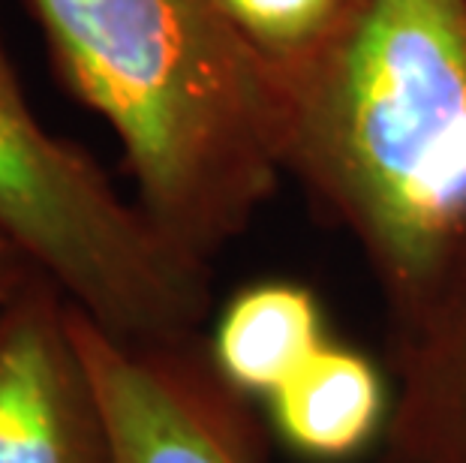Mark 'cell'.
<instances>
[{"label": "cell", "instance_id": "obj_3", "mask_svg": "<svg viewBox=\"0 0 466 463\" xmlns=\"http://www.w3.org/2000/svg\"><path fill=\"white\" fill-rule=\"evenodd\" d=\"M0 232L100 328L145 347L199 340L211 265L163 238L85 147L27 103L0 36Z\"/></svg>", "mask_w": 466, "mask_h": 463}, {"label": "cell", "instance_id": "obj_9", "mask_svg": "<svg viewBox=\"0 0 466 463\" xmlns=\"http://www.w3.org/2000/svg\"><path fill=\"white\" fill-rule=\"evenodd\" d=\"M223 6L280 66L307 55L331 31L346 0H223Z\"/></svg>", "mask_w": 466, "mask_h": 463}, {"label": "cell", "instance_id": "obj_6", "mask_svg": "<svg viewBox=\"0 0 466 463\" xmlns=\"http://www.w3.org/2000/svg\"><path fill=\"white\" fill-rule=\"evenodd\" d=\"M382 463H466V262L421 317L391 328Z\"/></svg>", "mask_w": 466, "mask_h": 463}, {"label": "cell", "instance_id": "obj_8", "mask_svg": "<svg viewBox=\"0 0 466 463\" xmlns=\"http://www.w3.org/2000/svg\"><path fill=\"white\" fill-rule=\"evenodd\" d=\"M325 343L316 295L299 283H256L232 295L208 343L217 373L241 398H271Z\"/></svg>", "mask_w": 466, "mask_h": 463}, {"label": "cell", "instance_id": "obj_10", "mask_svg": "<svg viewBox=\"0 0 466 463\" xmlns=\"http://www.w3.org/2000/svg\"><path fill=\"white\" fill-rule=\"evenodd\" d=\"M39 274V268L31 262L18 244L9 235L0 232V313H4L18 292Z\"/></svg>", "mask_w": 466, "mask_h": 463}, {"label": "cell", "instance_id": "obj_2", "mask_svg": "<svg viewBox=\"0 0 466 463\" xmlns=\"http://www.w3.org/2000/svg\"><path fill=\"white\" fill-rule=\"evenodd\" d=\"M64 87L115 133L136 205L208 262L286 178L280 66L223 0H22Z\"/></svg>", "mask_w": 466, "mask_h": 463}, {"label": "cell", "instance_id": "obj_5", "mask_svg": "<svg viewBox=\"0 0 466 463\" xmlns=\"http://www.w3.org/2000/svg\"><path fill=\"white\" fill-rule=\"evenodd\" d=\"M0 463H115L73 301L43 271L0 313Z\"/></svg>", "mask_w": 466, "mask_h": 463}, {"label": "cell", "instance_id": "obj_4", "mask_svg": "<svg viewBox=\"0 0 466 463\" xmlns=\"http://www.w3.org/2000/svg\"><path fill=\"white\" fill-rule=\"evenodd\" d=\"M73 331L115 442V463H256L259 430L208 343L145 347L73 304Z\"/></svg>", "mask_w": 466, "mask_h": 463}, {"label": "cell", "instance_id": "obj_7", "mask_svg": "<svg viewBox=\"0 0 466 463\" xmlns=\"http://www.w3.org/2000/svg\"><path fill=\"white\" fill-rule=\"evenodd\" d=\"M268 400L280 437L316 460L359 455L389 418L380 370L334 343H322Z\"/></svg>", "mask_w": 466, "mask_h": 463}, {"label": "cell", "instance_id": "obj_1", "mask_svg": "<svg viewBox=\"0 0 466 463\" xmlns=\"http://www.w3.org/2000/svg\"><path fill=\"white\" fill-rule=\"evenodd\" d=\"M280 75L286 178L350 232L400 328L466 262V0H346Z\"/></svg>", "mask_w": 466, "mask_h": 463}]
</instances>
